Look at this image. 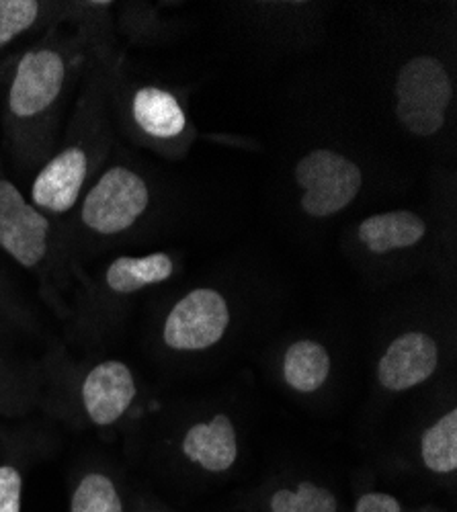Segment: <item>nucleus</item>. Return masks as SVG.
<instances>
[{
	"label": "nucleus",
	"instance_id": "f257e3e1",
	"mask_svg": "<svg viewBox=\"0 0 457 512\" xmlns=\"http://www.w3.org/2000/svg\"><path fill=\"white\" fill-rule=\"evenodd\" d=\"M93 56L85 37L58 25L0 66L3 134L23 177H35L56 152L68 107Z\"/></svg>",
	"mask_w": 457,
	"mask_h": 512
},
{
	"label": "nucleus",
	"instance_id": "f03ea898",
	"mask_svg": "<svg viewBox=\"0 0 457 512\" xmlns=\"http://www.w3.org/2000/svg\"><path fill=\"white\" fill-rule=\"evenodd\" d=\"M117 58L119 54L113 58L93 56L56 152L31 179L27 199L60 228L103 173L117 146L111 109V70Z\"/></svg>",
	"mask_w": 457,
	"mask_h": 512
},
{
	"label": "nucleus",
	"instance_id": "7ed1b4c3",
	"mask_svg": "<svg viewBox=\"0 0 457 512\" xmlns=\"http://www.w3.org/2000/svg\"><path fill=\"white\" fill-rule=\"evenodd\" d=\"M41 359L39 410L74 431L117 433L138 418L142 386L136 371L119 359L78 361L56 343Z\"/></svg>",
	"mask_w": 457,
	"mask_h": 512
},
{
	"label": "nucleus",
	"instance_id": "20e7f679",
	"mask_svg": "<svg viewBox=\"0 0 457 512\" xmlns=\"http://www.w3.org/2000/svg\"><path fill=\"white\" fill-rule=\"evenodd\" d=\"M177 273L169 252L142 256L121 254L93 275L82 273L66 314V343L82 349H97L113 338L134 308V300Z\"/></svg>",
	"mask_w": 457,
	"mask_h": 512
},
{
	"label": "nucleus",
	"instance_id": "39448f33",
	"mask_svg": "<svg viewBox=\"0 0 457 512\" xmlns=\"http://www.w3.org/2000/svg\"><path fill=\"white\" fill-rule=\"evenodd\" d=\"M0 254L31 273L44 302L66 318L68 300L85 273L70 256L62 228L44 216L11 181L0 160Z\"/></svg>",
	"mask_w": 457,
	"mask_h": 512
},
{
	"label": "nucleus",
	"instance_id": "423d86ee",
	"mask_svg": "<svg viewBox=\"0 0 457 512\" xmlns=\"http://www.w3.org/2000/svg\"><path fill=\"white\" fill-rule=\"evenodd\" d=\"M152 185L128 158L107 162L103 173L62 224L68 252L76 265L103 248L134 238L152 209Z\"/></svg>",
	"mask_w": 457,
	"mask_h": 512
},
{
	"label": "nucleus",
	"instance_id": "0eeeda50",
	"mask_svg": "<svg viewBox=\"0 0 457 512\" xmlns=\"http://www.w3.org/2000/svg\"><path fill=\"white\" fill-rule=\"evenodd\" d=\"M111 109L119 125L134 142L169 152L187 130L181 99L158 84L134 82L119 56L111 70Z\"/></svg>",
	"mask_w": 457,
	"mask_h": 512
},
{
	"label": "nucleus",
	"instance_id": "6e6552de",
	"mask_svg": "<svg viewBox=\"0 0 457 512\" xmlns=\"http://www.w3.org/2000/svg\"><path fill=\"white\" fill-rule=\"evenodd\" d=\"M451 99L453 82L437 56H412L398 70L394 82V113L410 136H437L447 121Z\"/></svg>",
	"mask_w": 457,
	"mask_h": 512
},
{
	"label": "nucleus",
	"instance_id": "1a4fd4ad",
	"mask_svg": "<svg viewBox=\"0 0 457 512\" xmlns=\"http://www.w3.org/2000/svg\"><path fill=\"white\" fill-rule=\"evenodd\" d=\"M232 324L228 297L216 287H195L181 295L158 322V343L173 355L218 347Z\"/></svg>",
	"mask_w": 457,
	"mask_h": 512
},
{
	"label": "nucleus",
	"instance_id": "9d476101",
	"mask_svg": "<svg viewBox=\"0 0 457 512\" xmlns=\"http://www.w3.org/2000/svg\"><path fill=\"white\" fill-rule=\"evenodd\" d=\"M294 179L304 191L302 211L312 220H326L357 199L363 187V170L337 150L316 148L298 160Z\"/></svg>",
	"mask_w": 457,
	"mask_h": 512
},
{
	"label": "nucleus",
	"instance_id": "9b49d317",
	"mask_svg": "<svg viewBox=\"0 0 457 512\" xmlns=\"http://www.w3.org/2000/svg\"><path fill=\"white\" fill-rule=\"evenodd\" d=\"M177 461L203 480H218L234 472L240 459V435L226 412H214L185 426L175 439Z\"/></svg>",
	"mask_w": 457,
	"mask_h": 512
},
{
	"label": "nucleus",
	"instance_id": "f8f14e48",
	"mask_svg": "<svg viewBox=\"0 0 457 512\" xmlns=\"http://www.w3.org/2000/svg\"><path fill=\"white\" fill-rule=\"evenodd\" d=\"M443 349L433 332L410 328L396 334L376 361V383L386 394H406L429 383L441 369Z\"/></svg>",
	"mask_w": 457,
	"mask_h": 512
},
{
	"label": "nucleus",
	"instance_id": "ddd939ff",
	"mask_svg": "<svg viewBox=\"0 0 457 512\" xmlns=\"http://www.w3.org/2000/svg\"><path fill=\"white\" fill-rule=\"evenodd\" d=\"M54 451V437L27 418L0 424V512H23L31 469Z\"/></svg>",
	"mask_w": 457,
	"mask_h": 512
},
{
	"label": "nucleus",
	"instance_id": "4468645a",
	"mask_svg": "<svg viewBox=\"0 0 457 512\" xmlns=\"http://www.w3.org/2000/svg\"><path fill=\"white\" fill-rule=\"evenodd\" d=\"M240 512H349L337 488L312 476H277L246 496Z\"/></svg>",
	"mask_w": 457,
	"mask_h": 512
},
{
	"label": "nucleus",
	"instance_id": "2eb2a0df",
	"mask_svg": "<svg viewBox=\"0 0 457 512\" xmlns=\"http://www.w3.org/2000/svg\"><path fill=\"white\" fill-rule=\"evenodd\" d=\"M130 484L121 469L103 459H82L68 478V512H128Z\"/></svg>",
	"mask_w": 457,
	"mask_h": 512
},
{
	"label": "nucleus",
	"instance_id": "dca6fc26",
	"mask_svg": "<svg viewBox=\"0 0 457 512\" xmlns=\"http://www.w3.org/2000/svg\"><path fill=\"white\" fill-rule=\"evenodd\" d=\"M15 338L0 328V420H21L39 410L41 359L23 355Z\"/></svg>",
	"mask_w": 457,
	"mask_h": 512
},
{
	"label": "nucleus",
	"instance_id": "f3484780",
	"mask_svg": "<svg viewBox=\"0 0 457 512\" xmlns=\"http://www.w3.org/2000/svg\"><path fill=\"white\" fill-rule=\"evenodd\" d=\"M281 381L298 396L318 394L332 375V355L316 338L289 343L279 359Z\"/></svg>",
	"mask_w": 457,
	"mask_h": 512
},
{
	"label": "nucleus",
	"instance_id": "a211bd4d",
	"mask_svg": "<svg viewBox=\"0 0 457 512\" xmlns=\"http://www.w3.org/2000/svg\"><path fill=\"white\" fill-rule=\"evenodd\" d=\"M423 472L443 484L455 486L457 480V408L449 404L441 410L419 435L417 447Z\"/></svg>",
	"mask_w": 457,
	"mask_h": 512
},
{
	"label": "nucleus",
	"instance_id": "6ab92c4d",
	"mask_svg": "<svg viewBox=\"0 0 457 512\" xmlns=\"http://www.w3.org/2000/svg\"><path fill=\"white\" fill-rule=\"evenodd\" d=\"M427 232V222L419 213L408 209L376 213V216L365 218L357 228L361 244L373 254H388L417 246L425 240Z\"/></svg>",
	"mask_w": 457,
	"mask_h": 512
},
{
	"label": "nucleus",
	"instance_id": "aec40b11",
	"mask_svg": "<svg viewBox=\"0 0 457 512\" xmlns=\"http://www.w3.org/2000/svg\"><path fill=\"white\" fill-rule=\"evenodd\" d=\"M64 3L41 0H0V66L13 44L33 31L52 29L62 23Z\"/></svg>",
	"mask_w": 457,
	"mask_h": 512
},
{
	"label": "nucleus",
	"instance_id": "412c9836",
	"mask_svg": "<svg viewBox=\"0 0 457 512\" xmlns=\"http://www.w3.org/2000/svg\"><path fill=\"white\" fill-rule=\"evenodd\" d=\"M0 254V328L13 336L35 338L41 334V318L23 293Z\"/></svg>",
	"mask_w": 457,
	"mask_h": 512
},
{
	"label": "nucleus",
	"instance_id": "4be33fe9",
	"mask_svg": "<svg viewBox=\"0 0 457 512\" xmlns=\"http://www.w3.org/2000/svg\"><path fill=\"white\" fill-rule=\"evenodd\" d=\"M349 512H445V510L435 504L406 506L398 496H394L390 492L363 488L357 492L355 502Z\"/></svg>",
	"mask_w": 457,
	"mask_h": 512
},
{
	"label": "nucleus",
	"instance_id": "5701e85b",
	"mask_svg": "<svg viewBox=\"0 0 457 512\" xmlns=\"http://www.w3.org/2000/svg\"><path fill=\"white\" fill-rule=\"evenodd\" d=\"M128 512H175V510L150 492L130 488V492H128Z\"/></svg>",
	"mask_w": 457,
	"mask_h": 512
}]
</instances>
